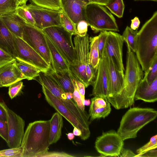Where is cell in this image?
Listing matches in <instances>:
<instances>
[{"instance_id": "cell-1", "label": "cell", "mask_w": 157, "mask_h": 157, "mask_svg": "<svg viewBox=\"0 0 157 157\" xmlns=\"http://www.w3.org/2000/svg\"><path fill=\"white\" fill-rule=\"evenodd\" d=\"M144 75L135 53L127 48L124 87L118 94L107 98L109 102L117 109L132 105L136 90Z\"/></svg>"}, {"instance_id": "cell-2", "label": "cell", "mask_w": 157, "mask_h": 157, "mask_svg": "<svg viewBox=\"0 0 157 157\" xmlns=\"http://www.w3.org/2000/svg\"><path fill=\"white\" fill-rule=\"evenodd\" d=\"M135 53L144 72L157 57V11L138 31Z\"/></svg>"}, {"instance_id": "cell-3", "label": "cell", "mask_w": 157, "mask_h": 157, "mask_svg": "<svg viewBox=\"0 0 157 157\" xmlns=\"http://www.w3.org/2000/svg\"><path fill=\"white\" fill-rule=\"evenodd\" d=\"M50 128V120L36 121L29 124L20 146L23 150L22 157H37L48 151Z\"/></svg>"}, {"instance_id": "cell-4", "label": "cell", "mask_w": 157, "mask_h": 157, "mask_svg": "<svg viewBox=\"0 0 157 157\" xmlns=\"http://www.w3.org/2000/svg\"><path fill=\"white\" fill-rule=\"evenodd\" d=\"M157 116V111L152 108H131L123 116L117 132L123 140L135 138L139 131Z\"/></svg>"}, {"instance_id": "cell-5", "label": "cell", "mask_w": 157, "mask_h": 157, "mask_svg": "<svg viewBox=\"0 0 157 157\" xmlns=\"http://www.w3.org/2000/svg\"><path fill=\"white\" fill-rule=\"evenodd\" d=\"M85 14L89 26L95 33L119 31L115 18L103 6L88 4L85 7Z\"/></svg>"}, {"instance_id": "cell-6", "label": "cell", "mask_w": 157, "mask_h": 157, "mask_svg": "<svg viewBox=\"0 0 157 157\" xmlns=\"http://www.w3.org/2000/svg\"><path fill=\"white\" fill-rule=\"evenodd\" d=\"M89 38L87 34L83 36L76 35L74 37L76 63L75 66L70 67L72 75L76 80L82 83L86 88L90 85L86 73H90L94 69L89 63Z\"/></svg>"}, {"instance_id": "cell-7", "label": "cell", "mask_w": 157, "mask_h": 157, "mask_svg": "<svg viewBox=\"0 0 157 157\" xmlns=\"http://www.w3.org/2000/svg\"><path fill=\"white\" fill-rule=\"evenodd\" d=\"M69 65H76L77 57L72 40V35L61 26H53L42 29Z\"/></svg>"}, {"instance_id": "cell-8", "label": "cell", "mask_w": 157, "mask_h": 157, "mask_svg": "<svg viewBox=\"0 0 157 157\" xmlns=\"http://www.w3.org/2000/svg\"><path fill=\"white\" fill-rule=\"evenodd\" d=\"M22 38L51 66L50 52L45 34L42 30L26 23Z\"/></svg>"}, {"instance_id": "cell-9", "label": "cell", "mask_w": 157, "mask_h": 157, "mask_svg": "<svg viewBox=\"0 0 157 157\" xmlns=\"http://www.w3.org/2000/svg\"><path fill=\"white\" fill-rule=\"evenodd\" d=\"M14 42L17 56L16 59L28 63L42 72H47L52 68V66L22 38L14 35Z\"/></svg>"}, {"instance_id": "cell-10", "label": "cell", "mask_w": 157, "mask_h": 157, "mask_svg": "<svg viewBox=\"0 0 157 157\" xmlns=\"http://www.w3.org/2000/svg\"><path fill=\"white\" fill-rule=\"evenodd\" d=\"M123 141L117 132L110 130L103 132L97 138L95 147L100 156H119L123 148Z\"/></svg>"}, {"instance_id": "cell-11", "label": "cell", "mask_w": 157, "mask_h": 157, "mask_svg": "<svg viewBox=\"0 0 157 157\" xmlns=\"http://www.w3.org/2000/svg\"><path fill=\"white\" fill-rule=\"evenodd\" d=\"M34 21L35 26L42 30L53 26H61V11L43 7L33 2L26 5Z\"/></svg>"}, {"instance_id": "cell-12", "label": "cell", "mask_w": 157, "mask_h": 157, "mask_svg": "<svg viewBox=\"0 0 157 157\" xmlns=\"http://www.w3.org/2000/svg\"><path fill=\"white\" fill-rule=\"evenodd\" d=\"M42 92L45 99L50 106L65 118L73 127H76L81 130L82 135L80 137L82 140L88 139L90 134V131L86 129L81 124L78 120L57 98L54 96L43 85Z\"/></svg>"}, {"instance_id": "cell-13", "label": "cell", "mask_w": 157, "mask_h": 157, "mask_svg": "<svg viewBox=\"0 0 157 157\" xmlns=\"http://www.w3.org/2000/svg\"><path fill=\"white\" fill-rule=\"evenodd\" d=\"M124 41L122 35L116 32L109 31L104 49L116 68L123 73L124 71L122 59Z\"/></svg>"}, {"instance_id": "cell-14", "label": "cell", "mask_w": 157, "mask_h": 157, "mask_svg": "<svg viewBox=\"0 0 157 157\" xmlns=\"http://www.w3.org/2000/svg\"><path fill=\"white\" fill-rule=\"evenodd\" d=\"M8 141L10 148L20 147L24 133V120L19 115L7 107Z\"/></svg>"}, {"instance_id": "cell-15", "label": "cell", "mask_w": 157, "mask_h": 157, "mask_svg": "<svg viewBox=\"0 0 157 157\" xmlns=\"http://www.w3.org/2000/svg\"><path fill=\"white\" fill-rule=\"evenodd\" d=\"M102 58L106 65L109 79L107 98L118 94L122 90L124 86V74L118 70L112 59L104 50Z\"/></svg>"}, {"instance_id": "cell-16", "label": "cell", "mask_w": 157, "mask_h": 157, "mask_svg": "<svg viewBox=\"0 0 157 157\" xmlns=\"http://www.w3.org/2000/svg\"><path fill=\"white\" fill-rule=\"evenodd\" d=\"M38 76L40 84L44 86L54 96L59 99L69 110L74 109L75 103L71 99H67L66 93L49 71L47 72L40 71Z\"/></svg>"}, {"instance_id": "cell-17", "label": "cell", "mask_w": 157, "mask_h": 157, "mask_svg": "<svg viewBox=\"0 0 157 157\" xmlns=\"http://www.w3.org/2000/svg\"><path fill=\"white\" fill-rule=\"evenodd\" d=\"M92 85L91 95L108 97L109 79L106 65L102 58L100 59L96 75Z\"/></svg>"}, {"instance_id": "cell-18", "label": "cell", "mask_w": 157, "mask_h": 157, "mask_svg": "<svg viewBox=\"0 0 157 157\" xmlns=\"http://www.w3.org/2000/svg\"><path fill=\"white\" fill-rule=\"evenodd\" d=\"M62 12L75 25L81 20H86V5L79 0H61Z\"/></svg>"}, {"instance_id": "cell-19", "label": "cell", "mask_w": 157, "mask_h": 157, "mask_svg": "<svg viewBox=\"0 0 157 157\" xmlns=\"http://www.w3.org/2000/svg\"><path fill=\"white\" fill-rule=\"evenodd\" d=\"M140 100L146 102H154L157 100V78L148 82L144 77L136 90L134 100Z\"/></svg>"}, {"instance_id": "cell-20", "label": "cell", "mask_w": 157, "mask_h": 157, "mask_svg": "<svg viewBox=\"0 0 157 157\" xmlns=\"http://www.w3.org/2000/svg\"><path fill=\"white\" fill-rule=\"evenodd\" d=\"M25 79L17 67L15 61L0 68V87H8Z\"/></svg>"}, {"instance_id": "cell-21", "label": "cell", "mask_w": 157, "mask_h": 157, "mask_svg": "<svg viewBox=\"0 0 157 157\" xmlns=\"http://www.w3.org/2000/svg\"><path fill=\"white\" fill-rule=\"evenodd\" d=\"M111 110L110 103L106 97L94 96L91 99L89 110L90 121L101 118H104L109 114Z\"/></svg>"}, {"instance_id": "cell-22", "label": "cell", "mask_w": 157, "mask_h": 157, "mask_svg": "<svg viewBox=\"0 0 157 157\" xmlns=\"http://www.w3.org/2000/svg\"><path fill=\"white\" fill-rule=\"evenodd\" d=\"M45 34L50 52L52 69L58 73L71 72L69 65L67 62L50 38Z\"/></svg>"}, {"instance_id": "cell-23", "label": "cell", "mask_w": 157, "mask_h": 157, "mask_svg": "<svg viewBox=\"0 0 157 157\" xmlns=\"http://www.w3.org/2000/svg\"><path fill=\"white\" fill-rule=\"evenodd\" d=\"M10 32L15 36L22 38L26 22L16 13L0 16Z\"/></svg>"}, {"instance_id": "cell-24", "label": "cell", "mask_w": 157, "mask_h": 157, "mask_svg": "<svg viewBox=\"0 0 157 157\" xmlns=\"http://www.w3.org/2000/svg\"><path fill=\"white\" fill-rule=\"evenodd\" d=\"M0 48L14 56H17L14 45V35L8 29L0 16Z\"/></svg>"}, {"instance_id": "cell-25", "label": "cell", "mask_w": 157, "mask_h": 157, "mask_svg": "<svg viewBox=\"0 0 157 157\" xmlns=\"http://www.w3.org/2000/svg\"><path fill=\"white\" fill-rule=\"evenodd\" d=\"M50 122L49 142L51 145L56 143L60 138L63 123L62 116L56 112L53 114Z\"/></svg>"}, {"instance_id": "cell-26", "label": "cell", "mask_w": 157, "mask_h": 157, "mask_svg": "<svg viewBox=\"0 0 157 157\" xmlns=\"http://www.w3.org/2000/svg\"><path fill=\"white\" fill-rule=\"evenodd\" d=\"M49 71L65 93L70 92L73 93L74 87L72 80L75 77L72 75L71 72L58 73L53 71L52 68Z\"/></svg>"}, {"instance_id": "cell-27", "label": "cell", "mask_w": 157, "mask_h": 157, "mask_svg": "<svg viewBox=\"0 0 157 157\" xmlns=\"http://www.w3.org/2000/svg\"><path fill=\"white\" fill-rule=\"evenodd\" d=\"M15 62L18 68L28 80L34 79L41 71L33 66L20 60L16 59Z\"/></svg>"}, {"instance_id": "cell-28", "label": "cell", "mask_w": 157, "mask_h": 157, "mask_svg": "<svg viewBox=\"0 0 157 157\" xmlns=\"http://www.w3.org/2000/svg\"><path fill=\"white\" fill-rule=\"evenodd\" d=\"M90 42L89 55V63L94 68L98 69L100 58L98 48V36L89 38Z\"/></svg>"}, {"instance_id": "cell-29", "label": "cell", "mask_w": 157, "mask_h": 157, "mask_svg": "<svg viewBox=\"0 0 157 157\" xmlns=\"http://www.w3.org/2000/svg\"><path fill=\"white\" fill-rule=\"evenodd\" d=\"M138 32L137 29L134 30L127 26L122 35L124 41L127 44V48L135 53L136 49Z\"/></svg>"}, {"instance_id": "cell-30", "label": "cell", "mask_w": 157, "mask_h": 157, "mask_svg": "<svg viewBox=\"0 0 157 157\" xmlns=\"http://www.w3.org/2000/svg\"><path fill=\"white\" fill-rule=\"evenodd\" d=\"M17 0H0V16L16 13Z\"/></svg>"}, {"instance_id": "cell-31", "label": "cell", "mask_w": 157, "mask_h": 157, "mask_svg": "<svg viewBox=\"0 0 157 157\" xmlns=\"http://www.w3.org/2000/svg\"><path fill=\"white\" fill-rule=\"evenodd\" d=\"M105 6L118 17H122L124 9L123 0H111Z\"/></svg>"}, {"instance_id": "cell-32", "label": "cell", "mask_w": 157, "mask_h": 157, "mask_svg": "<svg viewBox=\"0 0 157 157\" xmlns=\"http://www.w3.org/2000/svg\"><path fill=\"white\" fill-rule=\"evenodd\" d=\"M35 4L43 7L62 11L61 0H32Z\"/></svg>"}, {"instance_id": "cell-33", "label": "cell", "mask_w": 157, "mask_h": 157, "mask_svg": "<svg viewBox=\"0 0 157 157\" xmlns=\"http://www.w3.org/2000/svg\"><path fill=\"white\" fill-rule=\"evenodd\" d=\"M16 13L26 23L35 26L34 20L27 9L26 5L18 6L17 8Z\"/></svg>"}, {"instance_id": "cell-34", "label": "cell", "mask_w": 157, "mask_h": 157, "mask_svg": "<svg viewBox=\"0 0 157 157\" xmlns=\"http://www.w3.org/2000/svg\"><path fill=\"white\" fill-rule=\"evenodd\" d=\"M60 17L61 26L72 35H76L74 24L62 11L60 12Z\"/></svg>"}, {"instance_id": "cell-35", "label": "cell", "mask_w": 157, "mask_h": 157, "mask_svg": "<svg viewBox=\"0 0 157 157\" xmlns=\"http://www.w3.org/2000/svg\"><path fill=\"white\" fill-rule=\"evenodd\" d=\"M148 82H151L157 78V57L156 58L148 69L144 72V77Z\"/></svg>"}, {"instance_id": "cell-36", "label": "cell", "mask_w": 157, "mask_h": 157, "mask_svg": "<svg viewBox=\"0 0 157 157\" xmlns=\"http://www.w3.org/2000/svg\"><path fill=\"white\" fill-rule=\"evenodd\" d=\"M23 150L20 147L17 148L0 150V157H22Z\"/></svg>"}, {"instance_id": "cell-37", "label": "cell", "mask_w": 157, "mask_h": 157, "mask_svg": "<svg viewBox=\"0 0 157 157\" xmlns=\"http://www.w3.org/2000/svg\"><path fill=\"white\" fill-rule=\"evenodd\" d=\"M157 147V135L151 138L150 141L144 145L136 150V152L141 153L149 151L155 149Z\"/></svg>"}, {"instance_id": "cell-38", "label": "cell", "mask_w": 157, "mask_h": 157, "mask_svg": "<svg viewBox=\"0 0 157 157\" xmlns=\"http://www.w3.org/2000/svg\"><path fill=\"white\" fill-rule=\"evenodd\" d=\"M23 86V82L21 81L10 86L8 94L10 98L12 99L17 96L20 93Z\"/></svg>"}, {"instance_id": "cell-39", "label": "cell", "mask_w": 157, "mask_h": 157, "mask_svg": "<svg viewBox=\"0 0 157 157\" xmlns=\"http://www.w3.org/2000/svg\"><path fill=\"white\" fill-rule=\"evenodd\" d=\"M16 60L13 55L0 48V68Z\"/></svg>"}, {"instance_id": "cell-40", "label": "cell", "mask_w": 157, "mask_h": 157, "mask_svg": "<svg viewBox=\"0 0 157 157\" xmlns=\"http://www.w3.org/2000/svg\"><path fill=\"white\" fill-rule=\"evenodd\" d=\"M88 24L85 20H81L75 25L76 35L80 36H85L87 33Z\"/></svg>"}, {"instance_id": "cell-41", "label": "cell", "mask_w": 157, "mask_h": 157, "mask_svg": "<svg viewBox=\"0 0 157 157\" xmlns=\"http://www.w3.org/2000/svg\"><path fill=\"white\" fill-rule=\"evenodd\" d=\"M76 79L73 78L72 80L74 87L73 94V98L74 101L76 103L78 107L83 111L85 110V107L83 103L81 95L78 91L76 84Z\"/></svg>"}, {"instance_id": "cell-42", "label": "cell", "mask_w": 157, "mask_h": 157, "mask_svg": "<svg viewBox=\"0 0 157 157\" xmlns=\"http://www.w3.org/2000/svg\"><path fill=\"white\" fill-rule=\"evenodd\" d=\"M108 35V31L101 32L98 36V48L99 58H102L106 41Z\"/></svg>"}, {"instance_id": "cell-43", "label": "cell", "mask_w": 157, "mask_h": 157, "mask_svg": "<svg viewBox=\"0 0 157 157\" xmlns=\"http://www.w3.org/2000/svg\"><path fill=\"white\" fill-rule=\"evenodd\" d=\"M74 156L63 152L48 151L39 155L37 157H73Z\"/></svg>"}, {"instance_id": "cell-44", "label": "cell", "mask_w": 157, "mask_h": 157, "mask_svg": "<svg viewBox=\"0 0 157 157\" xmlns=\"http://www.w3.org/2000/svg\"><path fill=\"white\" fill-rule=\"evenodd\" d=\"M0 136L7 143L8 141V126L7 122L0 119Z\"/></svg>"}, {"instance_id": "cell-45", "label": "cell", "mask_w": 157, "mask_h": 157, "mask_svg": "<svg viewBox=\"0 0 157 157\" xmlns=\"http://www.w3.org/2000/svg\"><path fill=\"white\" fill-rule=\"evenodd\" d=\"M7 106L4 102H0V119L7 122Z\"/></svg>"}, {"instance_id": "cell-46", "label": "cell", "mask_w": 157, "mask_h": 157, "mask_svg": "<svg viewBox=\"0 0 157 157\" xmlns=\"http://www.w3.org/2000/svg\"><path fill=\"white\" fill-rule=\"evenodd\" d=\"M76 84L77 88L79 92L83 101L85 99V88L84 85L79 81L76 80Z\"/></svg>"}, {"instance_id": "cell-47", "label": "cell", "mask_w": 157, "mask_h": 157, "mask_svg": "<svg viewBox=\"0 0 157 157\" xmlns=\"http://www.w3.org/2000/svg\"><path fill=\"white\" fill-rule=\"evenodd\" d=\"M136 155L131 150L123 148L119 156L121 157H135Z\"/></svg>"}, {"instance_id": "cell-48", "label": "cell", "mask_w": 157, "mask_h": 157, "mask_svg": "<svg viewBox=\"0 0 157 157\" xmlns=\"http://www.w3.org/2000/svg\"><path fill=\"white\" fill-rule=\"evenodd\" d=\"M140 24V21L139 18L137 17H136L131 20V28L133 30H135L137 29Z\"/></svg>"}, {"instance_id": "cell-49", "label": "cell", "mask_w": 157, "mask_h": 157, "mask_svg": "<svg viewBox=\"0 0 157 157\" xmlns=\"http://www.w3.org/2000/svg\"><path fill=\"white\" fill-rule=\"evenodd\" d=\"M111 0H90V3H94L102 6H105Z\"/></svg>"}, {"instance_id": "cell-50", "label": "cell", "mask_w": 157, "mask_h": 157, "mask_svg": "<svg viewBox=\"0 0 157 157\" xmlns=\"http://www.w3.org/2000/svg\"><path fill=\"white\" fill-rule=\"evenodd\" d=\"M153 149L147 152H145L143 154V155H143V157H157V150H154Z\"/></svg>"}, {"instance_id": "cell-51", "label": "cell", "mask_w": 157, "mask_h": 157, "mask_svg": "<svg viewBox=\"0 0 157 157\" xmlns=\"http://www.w3.org/2000/svg\"><path fill=\"white\" fill-rule=\"evenodd\" d=\"M73 133L75 136L80 137L82 135V132L81 130L76 127H74L73 130Z\"/></svg>"}, {"instance_id": "cell-52", "label": "cell", "mask_w": 157, "mask_h": 157, "mask_svg": "<svg viewBox=\"0 0 157 157\" xmlns=\"http://www.w3.org/2000/svg\"><path fill=\"white\" fill-rule=\"evenodd\" d=\"M67 99L68 100L71 99L73 98V94L71 92H68L66 93Z\"/></svg>"}, {"instance_id": "cell-53", "label": "cell", "mask_w": 157, "mask_h": 157, "mask_svg": "<svg viewBox=\"0 0 157 157\" xmlns=\"http://www.w3.org/2000/svg\"><path fill=\"white\" fill-rule=\"evenodd\" d=\"M29 0H17L18 4L19 6L23 5H26L27 2Z\"/></svg>"}, {"instance_id": "cell-54", "label": "cell", "mask_w": 157, "mask_h": 157, "mask_svg": "<svg viewBox=\"0 0 157 157\" xmlns=\"http://www.w3.org/2000/svg\"><path fill=\"white\" fill-rule=\"evenodd\" d=\"M68 139L70 140H72L74 138L75 135L73 133L70 132L67 134Z\"/></svg>"}, {"instance_id": "cell-55", "label": "cell", "mask_w": 157, "mask_h": 157, "mask_svg": "<svg viewBox=\"0 0 157 157\" xmlns=\"http://www.w3.org/2000/svg\"><path fill=\"white\" fill-rule=\"evenodd\" d=\"M90 103L91 102L90 99H85L83 102V104L84 106L89 105H90Z\"/></svg>"}, {"instance_id": "cell-56", "label": "cell", "mask_w": 157, "mask_h": 157, "mask_svg": "<svg viewBox=\"0 0 157 157\" xmlns=\"http://www.w3.org/2000/svg\"><path fill=\"white\" fill-rule=\"evenodd\" d=\"M81 2H83L85 3L86 5H87L88 4L90 3V0H79Z\"/></svg>"}, {"instance_id": "cell-57", "label": "cell", "mask_w": 157, "mask_h": 157, "mask_svg": "<svg viewBox=\"0 0 157 157\" xmlns=\"http://www.w3.org/2000/svg\"><path fill=\"white\" fill-rule=\"evenodd\" d=\"M135 1L136 0H148V1H151L155 2H156L157 1V0H135Z\"/></svg>"}]
</instances>
